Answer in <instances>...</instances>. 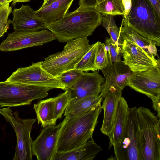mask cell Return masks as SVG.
<instances>
[{
    "label": "cell",
    "mask_w": 160,
    "mask_h": 160,
    "mask_svg": "<svg viewBox=\"0 0 160 160\" xmlns=\"http://www.w3.org/2000/svg\"><path fill=\"white\" fill-rule=\"evenodd\" d=\"M102 18L94 7L79 6L57 21L45 23V27L59 42H65L91 35L101 24Z\"/></svg>",
    "instance_id": "obj_1"
},
{
    "label": "cell",
    "mask_w": 160,
    "mask_h": 160,
    "mask_svg": "<svg viewBox=\"0 0 160 160\" xmlns=\"http://www.w3.org/2000/svg\"><path fill=\"white\" fill-rule=\"evenodd\" d=\"M102 109L100 105L78 116L66 117L67 120L59 135L56 152L72 150L84 145L92 138Z\"/></svg>",
    "instance_id": "obj_2"
},
{
    "label": "cell",
    "mask_w": 160,
    "mask_h": 160,
    "mask_svg": "<svg viewBox=\"0 0 160 160\" xmlns=\"http://www.w3.org/2000/svg\"><path fill=\"white\" fill-rule=\"evenodd\" d=\"M122 25L128 26L160 46V17L149 0H132L131 10Z\"/></svg>",
    "instance_id": "obj_3"
},
{
    "label": "cell",
    "mask_w": 160,
    "mask_h": 160,
    "mask_svg": "<svg viewBox=\"0 0 160 160\" xmlns=\"http://www.w3.org/2000/svg\"><path fill=\"white\" fill-rule=\"evenodd\" d=\"M87 37L72 39L67 42L63 49L49 55L40 61L42 67L54 77L75 68L83 56L92 47Z\"/></svg>",
    "instance_id": "obj_4"
},
{
    "label": "cell",
    "mask_w": 160,
    "mask_h": 160,
    "mask_svg": "<svg viewBox=\"0 0 160 160\" xmlns=\"http://www.w3.org/2000/svg\"><path fill=\"white\" fill-rule=\"evenodd\" d=\"M142 160H160V118L149 108L137 109Z\"/></svg>",
    "instance_id": "obj_5"
},
{
    "label": "cell",
    "mask_w": 160,
    "mask_h": 160,
    "mask_svg": "<svg viewBox=\"0 0 160 160\" xmlns=\"http://www.w3.org/2000/svg\"><path fill=\"white\" fill-rule=\"evenodd\" d=\"M53 88L48 87L0 82V108L28 105L34 100L47 97Z\"/></svg>",
    "instance_id": "obj_6"
},
{
    "label": "cell",
    "mask_w": 160,
    "mask_h": 160,
    "mask_svg": "<svg viewBox=\"0 0 160 160\" xmlns=\"http://www.w3.org/2000/svg\"><path fill=\"white\" fill-rule=\"evenodd\" d=\"M0 114L3 116L14 129L17 144L13 160H32L33 142L30 136L32 126L36 119H22L18 111L13 112L10 107L0 108Z\"/></svg>",
    "instance_id": "obj_7"
},
{
    "label": "cell",
    "mask_w": 160,
    "mask_h": 160,
    "mask_svg": "<svg viewBox=\"0 0 160 160\" xmlns=\"http://www.w3.org/2000/svg\"><path fill=\"white\" fill-rule=\"evenodd\" d=\"M137 109L136 106L129 108L123 137L120 142L113 146L116 160H142Z\"/></svg>",
    "instance_id": "obj_8"
},
{
    "label": "cell",
    "mask_w": 160,
    "mask_h": 160,
    "mask_svg": "<svg viewBox=\"0 0 160 160\" xmlns=\"http://www.w3.org/2000/svg\"><path fill=\"white\" fill-rule=\"evenodd\" d=\"M6 81L53 89H66L64 85L57 77L50 74L42 67L40 62L33 63L28 66L18 68Z\"/></svg>",
    "instance_id": "obj_9"
},
{
    "label": "cell",
    "mask_w": 160,
    "mask_h": 160,
    "mask_svg": "<svg viewBox=\"0 0 160 160\" xmlns=\"http://www.w3.org/2000/svg\"><path fill=\"white\" fill-rule=\"evenodd\" d=\"M54 34L48 29L25 32L14 30L8 34L0 44V51L8 52L39 46L56 39Z\"/></svg>",
    "instance_id": "obj_10"
},
{
    "label": "cell",
    "mask_w": 160,
    "mask_h": 160,
    "mask_svg": "<svg viewBox=\"0 0 160 160\" xmlns=\"http://www.w3.org/2000/svg\"><path fill=\"white\" fill-rule=\"evenodd\" d=\"M127 86L146 95L153 103L160 101V65L143 71L133 72Z\"/></svg>",
    "instance_id": "obj_11"
},
{
    "label": "cell",
    "mask_w": 160,
    "mask_h": 160,
    "mask_svg": "<svg viewBox=\"0 0 160 160\" xmlns=\"http://www.w3.org/2000/svg\"><path fill=\"white\" fill-rule=\"evenodd\" d=\"M67 119L65 117L63 121L57 125L47 126L34 141L32 145L33 155L38 160H52L56 152L59 135Z\"/></svg>",
    "instance_id": "obj_12"
},
{
    "label": "cell",
    "mask_w": 160,
    "mask_h": 160,
    "mask_svg": "<svg viewBox=\"0 0 160 160\" xmlns=\"http://www.w3.org/2000/svg\"><path fill=\"white\" fill-rule=\"evenodd\" d=\"M122 52L125 64L133 72L143 71L160 65V58L151 56L134 42L124 40Z\"/></svg>",
    "instance_id": "obj_13"
},
{
    "label": "cell",
    "mask_w": 160,
    "mask_h": 160,
    "mask_svg": "<svg viewBox=\"0 0 160 160\" xmlns=\"http://www.w3.org/2000/svg\"><path fill=\"white\" fill-rule=\"evenodd\" d=\"M104 80L97 71L92 73L83 72L77 81L66 89L70 94L68 103L88 96H98L102 92Z\"/></svg>",
    "instance_id": "obj_14"
},
{
    "label": "cell",
    "mask_w": 160,
    "mask_h": 160,
    "mask_svg": "<svg viewBox=\"0 0 160 160\" xmlns=\"http://www.w3.org/2000/svg\"><path fill=\"white\" fill-rule=\"evenodd\" d=\"M101 70L105 79L100 93L103 97L110 88L123 90L127 86L128 78L133 73L129 67L122 60L112 63L109 62L107 65Z\"/></svg>",
    "instance_id": "obj_15"
},
{
    "label": "cell",
    "mask_w": 160,
    "mask_h": 160,
    "mask_svg": "<svg viewBox=\"0 0 160 160\" xmlns=\"http://www.w3.org/2000/svg\"><path fill=\"white\" fill-rule=\"evenodd\" d=\"M12 21L15 31H36L46 29L45 22L36 14L29 5H23L19 8H14Z\"/></svg>",
    "instance_id": "obj_16"
},
{
    "label": "cell",
    "mask_w": 160,
    "mask_h": 160,
    "mask_svg": "<svg viewBox=\"0 0 160 160\" xmlns=\"http://www.w3.org/2000/svg\"><path fill=\"white\" fill-rule=\"evenodd\" d=\"M122 94L121 91L111 88L103 96L101 107L104 111V117L100 130L102 133L108 136L113 128L115 114Z\"/></svg>",
    "instance_id": "obj_17"
},
{
    "label": "cell",
    "mask_w": 160,
    "mask_h": 160,
    "mask_svg": "<svg viewBox=\"0 0 160 160\" xmlns=\"http://www.w3.org/2000/svg\"><path fill=\"white\" fill-rule=\"evenodd\" d=\"M102 149L92 138L84 145L72 150L57 152L52 160H92Z\"/></svg>",
    "instance_id": "obj_18"
},
{
    "label": "cell",
    "mask_w": 160,
    "mask_h": 160,
    "mask_svg": "<svg viewBox=\"0 0 160 160\" xmlns=\"http://www.w3.org/2000/svg\"><path fill=\"white\" fill-rule=\"evenodd\" d=\"M129 108L127 101L121 96L118 105L113 128L108 136L109 149L112 146L119 144L122 139L128 118Z\"/></svg>",
    "instance_id": "obj_19"
},
{
    "label": "cell",
    "mask_w": 160,
    "mask_h": 160,
    "mask_svg": "<svg viewBox=\"0 0 160 160\" xmlns=\"http://www.w3.org/2000/svg\"><path fill=\"white\" fill-rule=\"evenodd\" d=\"M74 0H56L50 5L35 11L45 23H51L62 18Z\"/></svg>",
    "instance_id": "obj_20"
},
{
    "label": "cell",
    "mask_w": 160,
    "mask_h": 160,
    "mask_svg": "<svg viewBox=\"0 0 160 160\" xmlns=\"http://www.w3.org/2000/svg\"><path fill=\"white\" fill-rule=\"evenodd\" d=\"M120 36L123 40H128L132 42L149 55L157 56L160 58L154 41L145 38L139 34L132 28L127 25H122L119 29Z\"/></svg>",
    "instance_id": "obj_21"
},
{
    "label": "cell",
    "mask_w": 160,
    "mask_h": 160,
    "mask_svg": "<svg viewBox=\"0 0 160 160\" xmlns=\"http://www.w3.org/2000/svg\"><path fill=\"white\" fill-rule=\"evenodd\" d=\"M103 97L91 96L68 103L65 111L64 116L67 118L76 117L84 113L93 108L101 105Z\"/></svg>",
    "instance_id": "obj_22"
},
{
    "label": "cell",
    "mask_w": 160,
    "mask_h": 160,
    "mask_svg": "<svg viewBox=\"0 0 160 160\" xmlns=\"http://www.w3.org/2000/svg\"><path fill=\"white\" fill-rule=\"evenodd\" d=\"M54 98L53 97L41 100L34 105L38 124L41 123L44 128L56 124L54 114Z\"/></svg>",
    "instance_id": "obj_23"
},
{
    "label": "cell",
    "mask_w": 160,
    "mask_h": 160,
    "mask_svg": "<svg viewBox=\"0 0 160 160\" xmlns=\"http://www.w3.org/2000/svg\"><path fill=\"white\" fill-rule=\"evenodd\" d=\"M94 8L101 14L124 15L122 0H97Z\"/></svg>",
    "instance_id": "obj_24"
},
{
    "label": "cell",
    "mask_w": 160,
    "mask_h": 160,
    "mask_svg": "<svg viewBox=\"0 0 160 160\" xmlns=\"http://www.w3.org/2000/svg\"><path fill=\"white\" fill-rule=\"evenodd\" d=\"M114 16L105 15L102 18L101 24L108 31L114 42L122 49L124 40L120 35L119 29L116 24Z\"/></svg>",
    "instance_id": "obj_25"
},
{
    "label": "cell",
    "mask_w": 160,
    "mask_h": 160,
    "mask_svg": "<svg viewBox=\"0 0 160 160\" xmlns=\"http://www.w3.org/2000/svg\"><path fill=\"white\" fill-rule=\"evenodd\" d=\"M98 42L93 44L90 49L83 56L75 67V68L83 72L96 70L95 61Z\"/></svg>",
    "instance_id": "obj_26"
},
{
    "label": "cell",
    "mask_w": 160,
    "mask_h": 160,
    "mask_svg": "<svg viewBox=\"0 0 160 160\" xmlns=\"http://www.w3.org/2000/svg\"><path fill=\"white\" fill-rule=\"evenodd\" d=\"M70 97L69 91L67 90L54 97V114L55 120L62 118L68 103Z\"/></svg>",
    "instance_id": "obj_27"
},
{
    "label": "cell",
    "mask_w": 160,
    "mask_h": 160,
    "mask_svg": "<svg viewBox=\"0 0 160 160\" xmlns=\"http://www.w3.org/2000/svg\"><path fill=\"white\" fill-rule=\"evenodd\" d=\"M83 72L81 70L74 68L63 72L57 78L64 85L66 90L77 81Z\"/></svg>",
    "instance_id": "obj_28"
},
{
    "label": "cell",
    "mask_w": 160,
    "mask_h": 160,
    "mask_svg": "<svg viewBox=\"0 0 160 160\" xmlns=\"http://www.w3.org/2000/svg\"><path fill=\"white\" fill-rule=\"evenodd\" d=\"M10 2L0 6V38L6 33L12 21L8 20L9 15L12 12V7L9 6Z\"/></svg>",
    "instance_id": "obj_29"
},
{
    "label": "cell",
    "mask_w": 160,
    "mask_h": 160,
    "mask_svg": "<svg viewBox=\"0 0 160 160\" xmlns=\"http://www.w3.org/2000/svg\"><path fill=\"white\" fill-rule=\"evenodd\" d=\"M107 53L108 61L111 63L121 60L122 55L121 48L117 46L110 38H106L104 43Z\"/></svg>",
    "instance_id": "obj_30"
},
{
    "label": "cell",
    "mask_w": 160,
    "mask_h": 160,
    "mask_svg": "<svg viewBox=\"0 0 160 160\" xmlns=\"http://www.w3.org/2000/svg\"><path fill=\"white\" fill-rule=\"evenodd\" d=\"M98 42L95 61V65L97 71L101 70L106 67L109 62L104 43L99 41Z\"/></svg>",
    "instance_id": "obj_31"
},
{
    "label": "cell",
    "mask_w": 160,
    "mask_h": 160,
    "mask_svg": "<svg viewBox=\"0 0 160 160\" xmlns=\"http://www.w3.org/2000/svg\"><path fill=\"white\" fill-rule=\"evenodd\" d=\"M124 8V18H126L128 15L131 8L132 0H122Z\"/></svg>",
    "instance_id": "obj_32"
},
{
    "label": "cell",
    "mask_w": 160,
    "mask_h": 160,
    "mask_svg": "<svg viewBox=\"0 0 160 160\" xmlns=\"http://www.w3.org/2000/svg\"><path fill=\"white\" fill-rule=\"evenodd\" d=\"M97 0H80L79 6L85 7H94Z\"/></svg>",
    "instance_id": "obj_33"
},
{
    "label": "cell",
    "mask_w": 160,
    "mask_h": 160,
    "mask_svg": "<svg viewBox=\"0 0 160 160\" xmlns=\"http://www.w3.org/2000/svg\"><path fill=\"white\" fill-rule=\"evenodd\" d=\"M158 16L160 17V0H149Z\"/></svg>",
    "instance_id": "obj_34"
},
{
    "label": "cell",
    "mask_w": 160,
    "mask_h": 160,
    "mask_svg": "<svg viewBox=\"0 0 160 160\" xmlns=\"http://www.w3.org/2000/svg\"><path fill=\"white\" fill-rule=\"evenodd\" d=\"M56 0H44V1L41 8H43L48 6Z\"/></svg>",
    "instance_id": "obj_35"
},
{
    "label": "cell",
    "mask_w": 160,
    "mask_h": 160,
    "mask_svg": "<svg viewBox=\"0 0 160 160\" xmlns=\"http://www.w3.org/2000/svg\"><path fill=\"white\" fill-rule=\"evenodd\" d=\"M30 0H13L12 1V5L14 6L17 3L28 2Z\"/></svg>",
    "instance_id": "obj_36"
},
{
    "label": "cell",
    "mask_w": 160,
    "mask_h": 160,
    "mask_svg": "<svg viewBox=\"0 0 160 160\" xmlns=\"http://www.w3.org/2000/svg\"><path fill=\"white\" fill-rule=\"evenodd\" d=\"M13 0H0V5L12 2Z\"/></svg>",
    "instance_id": "obj_37"
},
{
    "label": "cell",
    "mask_w": 160,
    "mask_h": 160,
    "mask_svg": "<svg viewBox=\"0 0 160 160\" xmlns=\"http://www.w3.org/2000/svg\"><path fill=\"white\" fill-rule=\"evenodd\" d=\"M1 6V5H0V6Z\"/></svg>",
    "instance_id": "obj_38"
}]
</instances>
